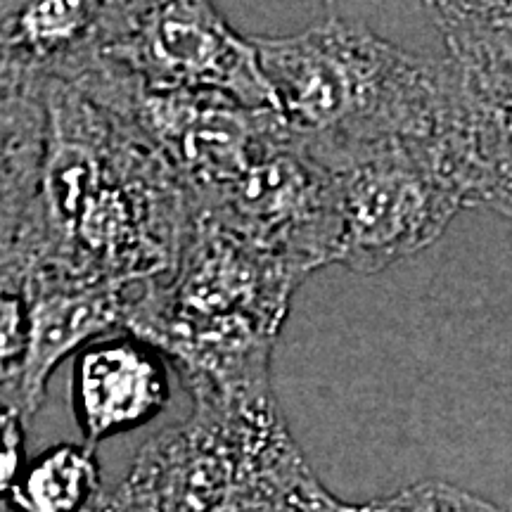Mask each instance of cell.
I'll list each match as a JSON object with an SVG mask.
<instances>
[{
	"label": "cell",
	"instance_id": "7",
	"mask_svg": "<svg viewBox=\"0 0 512 512\" xmlns=\"http://www.w3.org/2000/svg\"><path fill=\"white\" fill-rule=\"evenodd\" d=\"M240 432L233 415L211 401H192L181 425L159 432L133 460L110 512H211L233 482Z\"/></svg>",
	"mask_w": 512,
	"mask_h": 512
},
{
	"label": "cell",
	"instance_id": "2",
	"mask_svg": "<svg viewBox=\"0 0 512 512\" xmlns=\"http://www.w3.org/2000/svg\"><path fill=\"white\" fill-rule=\"evenodd\" d=\"M249 41L287 133L320 169L387 143H441L460 155V91L448 57L411 55L339 17Z\"/></svg>",
	"mask_w": 512,
	"mask_h": 512
},
{
	"label": "cell",
	"instance_id": "11",
	"mask_svg": "<svg viewBox=\"0 0 512 512\" xmlns=\"http://www.w3.org/2000/svg\"><path fill=\"white\" fill-rule=\"evenodd\" d=\"M102 494L95 446L83 441L57 444L29 460L5 496L12 512H88Z\"/></svg>",
	"mask_w": 512,
	"mask_h": 512
},
{
	"label": "cell",
	"instance_id": "1",
	"mask_svg": "<svg viewBox=\"0 0 512 512\" xmlns=\"http://www.w3.org/2000/svg\"><path fill=\"white\" fill-rule=\"evenodd\" d=\"M0 83V292L171 278L195 214L143 128L62 76Z\"/></svg>",
	"mask_w": 512,
	"mask_h": 512
},
{
	"label": "cell",
	"instance_id": "10",
	"mask_svg": "<svg viewBox=\"0 0 512 512\" xmlns=\"http://www.w3.org/2000/svg\"><path fill=\"white\" fill-rule=\"evenodd\" d=\"M112 3L93 0H29L3 3L0 48L3 67L60 74L83 57L102 53Z\"/></svg>",
	"mask_w": 512,
	"mask_h": 512
},
{
	"label": "cell",
	"instance_id": "6",
	"mask_svg": "<svg viewBox=\"0 0 512 512\" xmlns=\"http://www.w3.org/2000/svg\"><path fill=\"white\" fill-rule=\"evenodd\" d=\"M192 214L280 256L302 275L335 264L337 230L330 174L292 136L271 147L233 183L197 204Z\"/></svg>",
	"mask_w": 512,
	"mask_h": 512
},
{
	"label": "cell",
	"instance_id": "9",
	"mask_svg": "<svg viewBox=\"0 0 512 512\" xmlns=\"http://www.w3.org/2000/svg\"><path fill=\"white\" fill-rule=\"evenodd\" d=\"M72 401L86 444L136 430L169 403L166 358L128 332L100 339L76 356Z\"/></svg>",
	"mask_w": 512,
	"mask_h": 512
},
{
	"label": "cell",
	"instance_id": "13",
	"mask_svg": "<svg viewBox=\"0 0 512 512\" xmlns=\"http://www.w3.org/2000/svg\"><path fill=\"white\" fill-rule=\"evenodd\" d=\"M27 347V304L15 294L0 297V377L19 366Z\"/></svg>",
	"mask_w": 512,
	"mask_h": 512
},
{
	"label": "cell",
	"instance_id": "12",
	"mask_svg": "<svg viewBox=\"0 0 512 512\" xmlns=\"http://www.w3.org/2000/svg\"><path fill=\"white\" fill-rule=\"evenodd\" d=\"M380 512H503L494 503L444 482H420L382 498Z\"/></svg>",
	"mask_w": 512,
	"mask_h": 512
},
{
	"label": "cell",
	"instance_id": "4",
	"mask_svg": "<svg viewBox=\"0 0 512 512\" xmlns=\"http://www.w3.org/2000/svg\"><path fill=\"white\" fill-rule=\"evenodd\" d=\"M335 264L380 273L444 233L467 207L456 147L387 143L330 169Z\"/></svg>",
	"mask_w": 512,
	"mask_h": 512
},
{
	"label": "cell",
	"instance_id": "8",
	"mask_svg": "<svg viewBox=\"0 0 512 512\" xmlns=\"http://www.w3.org/2000/svg\"><path fill=\"white\" fill-rule=\"evenodd\" d=\"M138 285L41 287L24 292L27 347L19 366L0 377L3 411L19 415L29 427L46 399L50 375L64 358L74 351L81 354L105 332L124 330Z\"/></svg>",
	"mask_w": 512,
	"mask_h": 512
},
{
	"label": "cell",
	"instance_id": "14",
	"mask_svg": "<svg viewBox=\"0 0 512 512\" xmlns=\"http://www.w3.org/2000/svg\"><path fill=\"white\" fill-rule=\"evenodd\" d=\"M0 427H3V451H0V489L3 494L15 486L22 477L24 467V439H27L29 427L24 425L22 418L10 411L0 413Z\"/></svg>",
	"mask_w": 512,
	"mask_h": 512
},
{
	"label": "cell",
	"instance_id": "3",
	"mask_svg": "<svg viewBox=\"0 0 512 512\" xmlns=\"http://www.w3.org/2000/svg\"><path fill=\"white\" fill-rule=\"evenodd\" d=\"M302 275L285 259L195 216L174 275L140 283L124 330L176 368L190 396L271 387V361Z\"/></svg>",
	"mask_w": 512,
	"mask_h": 512
},
{
	"label": "cell",
	"instance_id": "5",
	"mask_svg": "<svg viewBox=\"0 0 512 512\" xmlns=\"http://www.w3.org/2000/svg\"><path fill=\"white\" fill-rule=\"evenodd\" d=\"M102 55L147 88L219 93L249 110L278 112L252 41L202 0L112 3Z\"/></svg>",
	"mask_w": 512,
	"mask_h": 512
},
{
	"label": "cell",
	"instance_id": "15",
	"mask_svg": "<svg viewBox=\"0 0 512 512\" xmlns=\"http://www.w3.org/2000/svg\"><path fill=\"white\" fill-rule=\"evenodd\" d=\"M302 512H380V501L363 505L344 503L332 496L323 484L316 482L309 491H306L302 501Z\"/></svg>",
	"mask_w": 512,
	"mask_h": 512
}]
</instances>
